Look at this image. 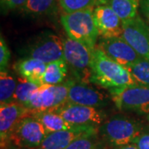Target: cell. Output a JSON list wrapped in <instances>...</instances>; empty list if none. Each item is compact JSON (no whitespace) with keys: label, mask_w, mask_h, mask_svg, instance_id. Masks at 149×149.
I'll return each mask as SVG.
<instances>
[{"label":"cell","mask_w":149,"mask_h":149,"mask_svg":"<svg viewBox=\"0 0 149 149\" xmlns=\"http://www.w3.org/2000/svg\"><path fill=\"white\" fill-rule=\"evenodd\" d=\"M91 82L109 90L138 85L129 70L95 47L92 52Z\"/></svg>","instance_id":"obj_1"},{"label":"cell","mask_w":149,"mask_h":149,"mask_svg":"<svg viewBox=\"0 0 149 149\" xmlns=\"http://www.w3.org/2000/svg\"><path fill=\"white\" fill-rule=\"evenodd\" d=\"M94 8L64 13L61 16V22L67 37L84 43L91 49L96 47L100 36L94 20Z\"/></svg>","instance_id":"obj_2"},{"label":"cell","mask_w":149,"mask_h":149,"mask_svg":"<svg viewBox=\"0 0 149 149\" xmlns=\"http://www.w3.org/2000/svg\"><path fill=\"white\" fill-rule=\"evenodd\" d=\"M141 123L124 116H114L104 122L98 132L105 144L113 148L134 143L143 133Z\"/></svg>","instance_id":"obj_3"},{"label":"cell","mask_w":149,"mask_h":149,"mask_svg":"<svg viewBox=\"0 0 149 149\" xmlns=\"http://www.w3.org/2000/svg\"><path fill=\"white\" fill-rule=\"evenodd\" d=\"M64 40V60L77 81L90 84L92 78L93 49L70 37Z\"/></svg>","instance_id":"obj_4"},{"label":"cell","mask_w":149,"mask_h":149,"mask_svg":"<svg viewBox=\"0 0 149 149\" xmlns=\"http://www.w3.org/2000/svg\"><path fill=\"white\" fill-rule=\"evenodd\" d=\"M68 90L67 80L57 85H42L25 107L31 115L42 112L56 111L68 102Z\"/></svg>","instance_id":"obj_5"},{"label":"cell","mask_w":149,"mask_h":149,"mask_svg":"<svg viewBox=\"0 0 149 149\" xmlns=\"http://www.w3.org/2000/svg\"><path fill=\"white\" fill-rule=\"evenodd\" d=\"M48 133L33 115L22 118L13 128L9 143L17 149H37Z\"/></svg>","instance_id":"obj_6"},{"label":"cell","mask_w":149,"mask_h":149,"mask_svg":"<svg viewBox=\"0 0 149 149\" xmlns=\"http://www.w3.org/2000/svg\"><path fill=\"white\" fill-rule=\"evenodd\" d=\"M112 100L120 110L149 114V88L139 85H127L109 90Z\"/></svg>","instance_id":"obj_7"},{"label":"cell","mask_w":149,"mask_h":149,"mask_svg":"<svg viewBox=\"0 0 149 149\" xmlns=\"http://www.w3.org/2000/svg\"><path fill=\"white\" fill-rule=\"evenodd\" d=\"M27 55L29 58L37 59L49 64L64 59V40L57 35L43 33L30 47Z\"/></svg>","instance_id":"obj_8"},{"label":"cell","mask_w":149,"mask_h":149,"mask_svg":"<svg viewBox=\"0 0 149 149\" xmlns=\"http://www.w3.org/2000/svg\"><path fill=\"white\" fill-rule=\"evenodd\" d=\"M109 58L128 68L142 58L130 44L122 37H101L96 45Z\"/></svg>","instance_id":"obj_9"},{"label":"cell","mask_w":149,"mask_h":149,"mask_svg":"<svg viewBox=\"0 0 149 149\" xmlns=\"http://www.w3.org/2000/svg\"><path fill=\"white\" fill-rule=\"evenodd\" d=\"M65 119L74 126L101 125L104 121L105 113L96 108L75 104L67 102L56 110Z\"/></svg>","instance_id":"obj_10"},{"label":"cell","mask_w":149,"mask_h":149,"mask_svg":"<svg viewBox=\"0 0 149 149\" xmlns=\"http://www.w3.org/2000/svg\"><path fill=\"white\" fill-rule=\"evenodd\" d=\"M123 37L142 58L149 61V26L140 16L123 22Z\"/></svg>","instance_id":"obj_11"},{"label":"cell","mask_w":149,"mask_h":149,"mask_svg":"<svg viewBox=\"0 0 149 149\" xmlns=\"http://www.w3.org/2000/svg\"><path fill=\"white\" fill-rule=\"evenodd\" d=\"M68 82V102L85 105L100 108L105 106L108 103V97L101 92L79 81L69 80Z\"/></svg>","instance_id":"obj_12"},{"label":"cell","mask_w":149,"mask_h":149,"mask_svg":"<svg viewBox=\"0 0 149 149\" xmlns=\"http://www.w3.org/2000/svg\"><path fill=\"white\" fill-rule=\"evenodd\" d=\"M31 115L30 111L22 104L14 101L0 104V138L1 149H5L9 143L13 128L22 118Z\"/></svg>","instance_id":"obj_13"},{"label":"cell","mask_w":149,"mask_h":149,"mask_svg":"<svg viewBox=\"0 0 149 149\" xmlns=\"http://www.w3.org/2000/svg\"><path fill=\"white\" fill-rule=\"evenodd\" d=\"M98 129L94 126H79L69 130L50 133L37 149H65L80 137L98 133Z\"/></svg>","instance_id":"obj_14"},{"label":"cell","mask_w":149,"mask_h":149,"mask_svg":"<svg viewBox=\"0 0 149 149\" xmlns=\"http://www.w3.org/2000/svg\"><path fill=\"white\" fill-rule=\"evenodd\" d=\"M94 20L99 35L109 38L123 36V22L109 5H98L94 8Z\"/></svg>","instance_id":"obj_15"},{"label":"cell","mask_w":149,"mask_h":149,"mask_svg":"<svg viewBox=\"0 0 149 149\" xmlns=\"http://www.w3.org/2000/svg\"><path fill=\"white\" fill-rule=\"evenodd\" d=\"M14 68L21 77L42 85V79L47 68V64L40 60L28 57L16 63Z\"/></svg>","instance_id":"obj_16"},{"label":"cell","mask_w":149,"mask_h":149,"mask_svg":"<svg viewBox=\"0 0 149 149\" xmlns=\"http://www.w3.org/2000/svg\"><path fill=\"white\" fill-rule=\"evenodd\" d=\"M47 130V133L58 132L62 130H69L79 127L74 126L68 123L56 111H47L33 114Z\"/></svg>","instance_id":"obj_17"},{"label":"cell","mask_w":149,"mask_h":149,"mask_svg":"<svg viewBox=\"0 0 149 149\" xmlns=\"http://www.w3.org/2000/svg\"><path fill=\"white\" fill-rule=\"evenodd\" d=\"M67 64L65 60H60L47 65L42 79V85H57L65 82Z\"/></svg>","instance_id":"obj_18"},{"label":"cell","mask_w":149,"mask_h":149,"mask_svg":"<svg viewBox=\"0 0 149 149\" xmlns=\"http://www.w3.org/2000/svg\"><path fill=\"white\" fill-rule=\"evenodd\" d=\"M139 3L140 0H109V5L122 22H125L138 16Z\"/></svg>","instance_id":"obj_19"},{"label":"cell","mask_w":149,"mask_h":149,"mask_svg":"<svg viewBox=\"0 0 149 149\" xmlns=\"http://www.w3.org/2000/svg\"><path fill=\"white\" fill-rule=\"evenodd\" d=\"M17 84L14 95L13 98V101L17 102L24 106L27 105L30 100L32 95L38 90L41 85L27 80L22 77L17 79Z\"/></svg>","instance_id":"obj_20"},{"label":"cell","mask_w":149,"mask_h":149,"mask_svg":"<svg viewBox=\"0 0 149 149\" xmlns=\"http://www.w3.org/2000/svg\"><path fill=\"white\" fill-rule=\"evenodd\" d=\"M17 81L6 70L0 72V104L13 101Z\"/></svg>","instance_id":"obj_21"},{"label":"cell","mask_w":149,"mask_h":149,"mask_svg":"<svg viewBox=\"0 0 149 149\" xmlns=\"http://www.w3.org/2000/svg\"><path fill=\"white\" fill-rule=\"evenodd\" d=\"M127 69L132 74L135 82L139 85L149 88V61L141 58Z\"/></svg>","instance_id":"obj_22"},{"label":"cell","mask_w":149,"mask_h":149,"mask_svg":"<svg viewBox=\"0 0 149 149\" xmlns=\"http://www.w3.org/2000/svg\"><path fill=\"white\" fill-rule=\"evenodd\" d=\"M65 149H107L104 141L98 139L97 133L80 137Z\"/></svg>","instance_id":"obj_23"},{"label":"cell","mask_w":149,"mask_h":149,"mask_svg":"<svg viewBox=\"0 0 149 149\" xmlns=\"http://www.w3.org/2000/svg\"><path fill=\"white\" fill-rule=\"evenodd\" d=\"M65 13H70L96 6L95 0H59Z\"/></svg>","instance_id":"obj_24"},{"label":"cell","mask_w":149,"mask_h":149,"mask_svg":"<svg viewBox=\"0 0 149 149\" xmlns=\"http://www.w3.org/2000/svg\"><path fill=\"white\" fill-rule=\"evenodd\" d=\"M56 0H27L24 10L33 14H43L53 8Z\"/></svg>","instance_id":"obj_25"},{"label":"cell","mask_w":149,"mask_h":149,"mask_svg":"<svg viewBox=\"0 0 149 149\" xmlns=\"http://www.w3.org/2000/svg\"><path fill=\"white\" fill-rule=\"evenodd\" d=\"M11 53L8 45L6 44L5 40L1 37L0 40V69L1 70H5L8 61L10 60Z\"/></svg>","instance_id":"obj_26"},{"label":"cell","mask_w":149,"mask_h":149,"mask_svg":"<svg viewBox=\"0 0 149 149\" xmlns=\"http://www.w3.org/2000/svg\"><path fill=\"white\" fill-rule=\"evenodd\" d=\"M139 149H149V133H143L134 141Z\"/></svg>","instance_id":"obj_27"},{"label":"cell","mask_w":149,"mask_h":149,"mask_svg":"<svg viewBox=\"0 0 149 149\" xmlns=\"http://www.w3.org/2000/svg\"><path fill=\"white\" fill-rule=\"evenodd\" d=\"M27 0H8L6 3H4L9 8H16L20 7H24L27 3Z\"/></svg>","instance_id":"obj_28"},{"label":"cell","mask_w":149,"mask_h":149,"mask_svg":"<svg viewBox=\"0 0 149 149\" xmlns=\"http://www.w3.org/2000/svg\"><path fill=\"white\" fill-rule=\"evenodd\" d=\"M141 8L145 17L149 22V0H143L141 3Z\"/></svg>","instance_id":"obj_29"},{"label":"cell","mask_w":149,"mask_h":149,"mask_svg":"<svg viewBox=\"0 0 149 149\" xmlns=\"http://www.w3.org/2000/svg\"><path fill=\"white\" fill-rule=\"evenodd\" d=\"M112 149H139L138 147L134 143L128 144V145H123L120 147H116V148H113Z\"/></svg>","instance_id":"obj_30"},{"label":"cell","mask_w":149,"mask_h":149,"mask_svg":"<svg viewBox=\"0 0 149 149\" xmlns=\"http://www.w3.org/2000/svg\"><path fill=\"white\" fill-rule=\"evenodd\" d=\"M109 0H95L96 6L98 5H109Z\"/></svg>","instance_id":"obj_31"},{"label":"cell","mask_w":149,"mask_h":149,"mask_svg":"<svg viewBox=\"0 0 149 149\" xmlns=\"http://www.w3.org/2000/svg\"><path fill=\"white\" fill-rule=\"evenodd\" d=\"M7 1H8V0H2V2H3V3H6Z\"/></svg>","instance_id":"obj_32"},{"label":"cell","mask_w":149,"mask_h":149,"mask_svg":"<svg viewBox=\"0 0 149 149\" xmlns=\"http://www.w3.org/2000/svg\"><path fill=\"white\" fill-rule=\"evenodd\" d=\"M147 118H148V122H149V114L147 116Z\"/></svg>","instance_id":"obj_33"}]
</instances>
